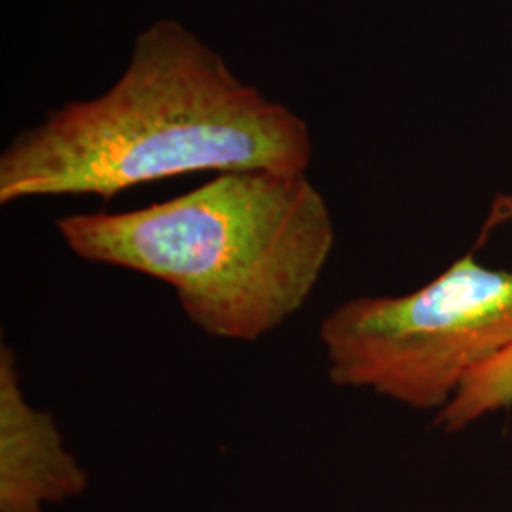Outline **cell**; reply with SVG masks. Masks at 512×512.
<instances>
[{"label": "cell", "instance_id": "1", "mask_svg": "<svg viewBox=\"0 0 512 512\" xmlns=\"http://www.w3.org/2000/svg\"><path fill=\"white\" fill-rule=\"evenodd\" d=\"M308 124L241 82L175 19L133 46L126 73L92 101L52 110L0 156V203L99 196L200 171L306 173Z\"/></svg>", "mask_w": 512, "mask_h": 512}, {"label": "cell", "instance_id": "2", "mask_svg": "<svg viewBox=\"0 0 512 512\" xmlns=\"http://www.w3.org/2000/svg\"><path fill=\"white\" fill-rule=\"evenodd\" d=\"M55 228L78 258L164 281L194 327L245 344L304 308L334 247L321 192L279 171L220 173L169 202Z\"/></svg>", "mask_w": 512, "mask_h": 512}, {"label": "cell", "instance_id": "3", "mask_svg": "<svg viewBox=\"0 0 512 512\" xmlns=\"http://www.w3.org/2000/svg\"><path fill=\"white\" fill-rule=\"evenodd\" d=\"M330 382L440 412L478 366L512 346V272L471 255L404 296H363L319 329Z\"/></svg>", "mask_w": 512, "mask_h": 512}, {"label": "cell", "instance_id": "4", "mask_svg": "<svg viewBox=\"0 0 512 512\" xmlns=\"http://www.w3.org/2000/svg\"><path fill=\"white\" fill-rule=\"evenodd\" d=\"M88 473L65 448L54 412L21 387L12 348H0V512H42L88 490Z\"/></svg>", "mask_w": 512, "mask_h": 512}, {"label": "cell", "instance_id": "5", "mask_svg": "<svg viewBox=\"0 0 512 512\" xmlns=\"http://www.w3.org/2000/svg\"><path fill=\"white\" fill-rule=\"evenodd\" d=\"M511 404L512 346L465 378L456 397L440 410L435 425L454 433Z\"/></svg>", "mask_w": 512, "mask_h": 512}]
</instances>
